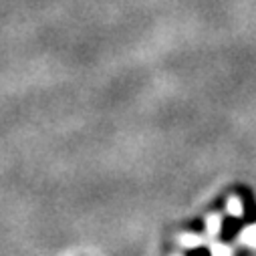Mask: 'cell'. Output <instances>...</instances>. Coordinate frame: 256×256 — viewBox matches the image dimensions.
I'll use <instances>...</instances> for the list:
<instances>
[{"label": "cell", "mask_w": 256, "mask_h": 256, "mask_svg": "<svg viewBox=\"0 0 256 256\" xmlns=\"http://www.w3.org/2000/svg\"><path fill=\"white\" fill-rule=\"evenodd\" d=\"M236 194L242 202V222H244V226L256 224V198H254V194L246 186L236 188Z\"/></svg>", "instance_id": "6da1fadb"}, {"label": "cell", "mask_w": 256, "mask_h": 256, "mask_svg": "<svg viewBox=\"0 0 256 256\" xmlns=\"http://www.w3.org/2000/svg\"><path fill=\"white\" fill-rule=\"evenodd\" d=\"M242 228H244V222H242V218H238V216H224V220L220 222V232H218V240L220 242H224V244H230V242H234L236 238H238V234L242 232Z\"/></svg>", "instance_id": "7a4b0ae2"}, {"label": "cell", "mask_w": 256, "mask_h": 256, "mask_svg": "<svg viewBox=\"0 0 256 256\" xmlns=\"http://www.w3.org/2000/svg\"><path fill=\"white\" fill-rule=\"evenodd\" d=\"M184 256H212V250L206 248V246H196V248L186 250Z\"/></svg>", "instance_id": "3957f363"}]
</instances>
